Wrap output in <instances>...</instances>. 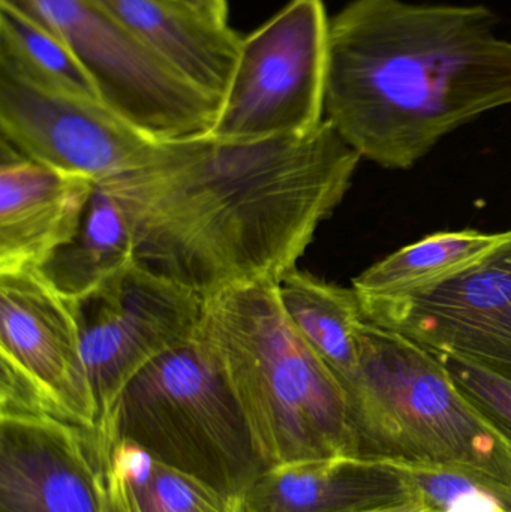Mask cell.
<instances>
[{
    "instance_id": "cell-1",
    "label": "cell",
    "mask_w": 511,
    "mask_h": 512,
    "mask_svg": "<svg viewBox=\"0 0 511 512\" xmlns=\"http://www.w3.org/2000/svg\"><path fill=\"white\" fill-rule=\"evenodd\" d=\"M360 159L324 119L293 137L161 141L146 165L99 185L125 215L137 262L207 298L297 268Z\"/></svg>"
},
{
    "instance_id": "cell-2",
    "label": "cell",
    "mask_w": 511,
    "mask_h": 512,
    "mask_svg": "<svg viewBox=\"0 0 511 512\" xmlns=\"http://www.w3.org/2000/svg\"><path fill=\"white\" fill-rule=\"evenodd\" d=\"M482 5L354 0L330 20L326 119L362 158L413 167L511 104V41Z\"/></svg>"
},
{
    "instance_id": "cell-3",
    "label": "cell",
    "mask_w": 511,
    "mask_h": 512,
    "mask_svg": "<svg viewBox=\"0 0 511 512\" xmlns=\"http://www.w3.org/2000/svg\"><path fill=\"white\" fill-rule=\"evenodd\" d=\"M197 334L230 379L266 468L356 457L347 393L285 315L276 283L207 297Z\"/></svg>"
},
{
    "instance_id": "cell-4",
    "label": "cell",
    "mask_w": 511,
    "mask_h": 512,
    "mask_svg": "<svg viewBox=\"0 0 511 512\" xmlns=\"http://www.w3.org/2000/svg\"><path fill=\"white\" fill-rule=\"evenodd\" d=\"M342 388L356 457L462 475L491 490L511 512V447L434 352L365 319L359 367Z\"/></svg>"
},
{
    "instance_id": "cell-5",
    "label": "cell",
    "mask_w": 511,
    "mask_h": 512,
    "mask_svg": "<svg viewBox=\"0 0 511 512\" xmlns=\"http://www.w3.org/2000/svg\"><path fill=\"white\" fill-rule=\"evenodd\" d=\"M98 432L225 495L239 496L266 469L230 379L198 334L140 370Z\"/></svg>"
},
{
    "instance_id": "cell-6",
    "label": "cell",
    "mask_w": 511,
    "mask_h": 512,
    "mask_svg": "<svg viewBox=\"0 0 511 512\" xmlns=\"http://www.w3.org/2000/svg\"><path fill=\"white\" fill-rule=\"evenodd\" d=\"M53 26L102 102L156 141L207 135L222 99L186 80L93 0H11Z\"/></svg>"
},
{
    "instance_id": "cell-7",
    "label": "cell",
    "mask_w": 511,
    "mask_h": 512,
    "mask_svg": "<svg viewBox=\"0 0 511 512\" xmlns=\"http://www.w3.org/2000/svg\"><path fill=\"white\" fill-rule=\"evenodd\" d=\"M329 26L323 0H291L243 38L209 135L255 141L317 129L326 104Z\"/></svg>"
},
{
    "instance_id": "cell-8",
    "label": "cell",
    "mask_w": 511,
    "mask_h": 512,
    "mask_svg": "<svg viewBox=\"0 0 511 512\" xmlns=\"http://www.w3.org/2000/svg\"><path fill=\"white\" fill-rule=\"evenodd\" d=\"M0 357V417L98 429L74 307L38 268L0 273Z\"/></svg>"
},
{
    "instance_id": "cell-9",
    "label": "cell",
    "mask_w": 511,
    "mask_h": 512,
    "mask_svg": "<svg viewBox=\"0 0 511 512\" xmlns=\"http://www.w3.org/2000/svg\"><path fill=\"white\" fill-rule=\"evenodd\" d=\"M204 300L137 261L71 300L98 409L96 430L140 370L197 336Z\"/></svg>"
},
{
    "instance_id": "cell-10",
    "label": "cell",
    "mask_w": 511,
    "mask_h": 512,
    "mask_svg": "<svg viewBox=\"0 0 511 512\" xmlns=\"http://www.w3.org/2000/svg\"><path fill=\"white\" fill-rule=\"evenodd\" d=\"M2 141L24 158L95 183L143 167L161 141L114 113L0 60Z\"/></svg>"
},
{
    "instance_id": "cell-11",
    "label": "cell",
    "mask_w": 511,
    "mask_h": 512,
    "mask_svg": "<svg viewBox=\"0 0 511 512\" xmlns=\"http://www.w3.org/2000/svg\"><path fill=\"white\" fill-rule=\"evenodd\" d=\"M368 321L435 354L511 367V228L470 264L393 298H360Z\"/></svg>"
},
{
    "instance_id": "cell-12",
    "label": "cell",
    "mask_w": 511,
    "mask_h": 512,
    "mask_svg": "<svg viewBox=\"0 0 511 512\" xmlns=\"http://www.w3.org/2000/svg\"><path fill=\"white\" fill-rule=\"evenodd\" d=\"M95 430L35 415L0 417V512H102Z\"/></svg>"
},
{
    "instance_id": "cell-13",
    "label": "cell",
    "mask_w": 511,
    "mask_h": 512,
    "mask_svg": "<svg viewBox=\"0 0 511 512\" xmlns=\"http://www.w3.org/2000/svg\"><path fill=\"white\" fill-rule=\"evenodd\" d=\"M236 501L239 512H371L422 504L405 466L353 456L269 466Z\"/></svg>"
},
{
    "instance_id": "cell-14",
    "label": "cell",
    "mask_w": 511,
    "mask_h": 512,
    "mask_svg": "<svg viewBox=\"0 0 511 512\" xmlns=\"http://www.w3.org/2000/svg\"><path fill=\"white\" fill-rule=\"evenodd\" d=\"M96 183L39 164L2 141L0 273L39 268L77 233Z\"/></svg>"
},
{
    "instance_id": "cell-15",
    "label": "cell",
    "mask_w": 511,
    "mask_h": 512,
    "mask_svg": "<svg viewBox=\"0 0 511 512\" xmlns=\"http://www.w3.org/2000/svg\"><path fill=\"white\" fill-rule=\"evenodd\" d=\"M186 80L224 101L242 36L176 0H93Z\"/></svg>"
},
{
    "instance_id": "cell-16",
    "label": "cell",
    "mask_w": 511,
    "mask_h": 512,
    "mask_svg": "<svg viewBox=\"0 0 511 512\" xmlns=\"http://www.w3.org/2000/svg\"><path fill=\"white\" fill-rule=\"evenodd\" d=\"M279 303L293 327L341 385L359 367V330L365 322L359 295L294 268L276 283Z\"/></svg>"
},
{
    "instance_id": "cell-17",
    "label": "cell",
    "mask_w": 511,
    "mask_h": 512,
    "mask_svg": "<svg viewBox=\"0 0 511 512\" xmlns=\"http://www.w3.org/2000/svg\"><path fill=\"white\" fill-rule=\"evenodd\" d=\"M134 261L125 215L116 198L96 183L77 233L38 270L63 297L78 300Z\"/></svg>"
},
{
    "instance_id": "cell-18",
    "label": "cell",
    "mask_w": 511,
    "mask_h": 512,
    "mask_svg": "<svg viewBox=\"0 0 511 512\" xmlns=\"http://www.w3.org/2000/svg\"><path fill=\"white\" fill-rule=\"evenodd\" d=\"M101 435L131 512H239L236 496L159 462L137 445Z\"/></svg>"
},
{
    "instance_id": "cell-19",
    "label": "cell",
    "mask_w": 511,
    "mask_h": 512,
    "mask_svg": "<svg viewBox=\"0 0 511 512\" xmlns=\"http://www.w3.org/2000/svg\"><path fill=\"white\" fill-rule=\"evenodd\" d=\"M500 233L443 231L399 249L353 280L360 298H393L432 285L470 264L497 242Z\"/></svg>"
},
{
    "instance_id": "cell-20",
    "label": "cell",
    "mask_w": 511,
    "mask_h": 512,
    "mask_svg": "<svg viewBox=\"0 0 511 512\" xmlns=\"http://www.w3.org/2000/svg\"><path fill=\"white\" fill-rule=\"evenodd\" d=\"M0 60L39 83L102 102L66 39L47 21L11 0H0Z\"/></svg>"
},
{
    "instance_id": "cell-21",
    "label": "cell",
    "mask_w": 511,
    "mask_h": 512,
    "mask_svg": "<svg viewBox=\"0 0 511 512\" xmlns=\"http://www.w3.org/2000/svg\"><path fill=\"white\" fill-rule=\"evenodd\" d=\"M435 355L471 405L511 447V367L452 354Z\"/></svg>"
},
{
    "instance_id": "cell-22",
    "label": "cell",
    "mask_w": 511,
    "mask_h": 512,
    "mask_svg": "<svg viewBox=\"0 0 511 512\" xmlns=\"http://www.w3.org/2000/svg\"><path fill=\"white\" fill-rule=\"evenodd\" d=\"M104 507L102 512H131L128 502H126L125 493H123L122 484L119 478L114 474L113 469L108 465L107 457L104 453Z\"/></svg>"
},
{
    "instance_id": "cell-23",
    "label": "cell",
    "mask_w": 511,
    "mask_h": 512,
    "mask_svg": "<svg viewBox=\"0 0 511 512\" xmlns=\"http://www.w3.org/2000/svg\"><path fill=\"white\" fill-rule=\"evenodd\" d=\"M188 8L194 9L198 14L228 24V0H176Z\"/></svg>"
},
{
    "instance_id": "cell-24",
    "label": "cell",
    "mask_w": 511,
    "mask_h": 512,
    "mask_svg": "<svg viewBox=\"0 0 511 512\" xmlns=\"http://www.w3.org/2000/svg\"><path fill=\"white\" fill-rule=\"evenodd\" d=\"M371 512H434L429 510L426 505L423 504H407L401 505V507L386 508V510H378Z\"/></svg>"
}]
</instances>
